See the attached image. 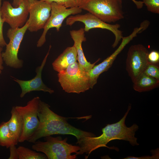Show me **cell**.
<instances>
[{"mask_svg": "<svg viewBox=\"0 0 159 159\" xmlns=\"http://www.w3.org/2000/svg\"><path fill=\"white\" fill-rule=\"evenodd\" d=\"M131 108V105L129 104L123 117L115 123L107 125L102 129V134L100 136L84 137L77 140L76 143L80 147V149L75 154L80 155L85 153L88 155L85 157V159H87L93 151L99 148L106 147L112 149L107 145L110 141L114 140L128 141L132 146L139 145L137 138L135 136V132L139 129L138 126L134 124L128 127L125 124L126 117Z\"/></svg>", "mask_w": 159, "mask_h": 159, "instance_id": "obj_1", "label": "cell"}, {"mask_svg": "<svg viewBox=\"0 0 159 159\" xmlns=\"http://www.w3.org/2000/svg\"><path fill=\"white\" fill-rule=\"evenodd\" d=\"M50 107L48 104L40 100L37 112L39 126L28 142L34 143L42 138L58 134L73 135L77 140L84 137L96 136L92 132L72 126L67 122V118L56 114Z\"/></svg>", "mask_w": 159, "mask_h": 159, "instance_id": "obj_2", "label": "cell"}, {"mask_svg": "<svg viewBox=\"0 0 159 159\" xmlns=\"http://www.w3.org/2000/svg\"><path fill=\"white\" fill-rule=\"evenodd\" d=\"M44 141H37L32 148L37 152L44 154L48 159H75L76 154L80 149L78 145H73L67 143V138L63 139L61 136L46 137Z\"/></svg>", "mask_w": 159, "mask_h": 159, "instance_id": "obj_3", "label": "cell"}, {"mask_svg": "<svg viewBox=\"0 0 159 159\" xmlns=\"http://www.w3.org/2000/svg\"><path fill=\"white\" fill-rule=\"evenodd\" d=\"M79 7L108 23L124 18L122 0H83Z\"/></svg>", "mask_w": 159, "mask_h": 159, "instance_id": "obj_4", "label": "cell"}, {"mask_svg": "<svg viewBox=\"0 0 159 159\" xmlns=\"http://www.w3.org/2000/svg\"><path fill=\"white\" fill-rule=\"evenodd\" d=\"M57 76L63 90L67 93L79 94L90 88L87 72L77 62L58 72Z\"/></svg>", "mask_w": 159, "mask_h": 159, "instance_id": "obj_5", "label": "cell"}, {"mask_svg": "<svg viewBox=\"0 0 159 159\" xmlns=\"http://www.w3.org/2000/svg\"><path fill=\"white\" fill-rule=\"evenodd\" d=\"M28 25L27 20L23 26L10 28L8 30L7 36L9 41L6 46L5 51L2 52L3 61L6 66L16 69L23 67V61L18 58V53L21 42L28 30Z\"/></svg>", "mask_w": 159, "mask_h": 159, "instance_id": "obj_6", "label": "cell"}, {"mask_svg": "<svg viewBox=\"0 0 159 159\" xmlns=\"http://www.w3.org/2000/svg\"><path fill=\"white\" fill-rule=\"evenodd\" d=\"M40 100L37 96L29 101L24 106H15L23 121L22 130L19 142L28 141L38 127L39 120L37 112Z\"/></svg>", "mask_w": 159, "mask_h": 159, "instance_id": "obj_7", "label": "cell"}, {"mask_svg": "<svg viewBox=\"0 0 159 159\" xmlns=\"http://www.w3.org/2000/svg\"><path fill=\"white\" fill-rule=\"evenodd\" d=\"M77 21L84 24L85 32H88L94 28L104 29L112 32L115 37V40L112 46L113 48L117 46L123 37L122 32L119 29L120 26V24H112L105 22L89 12L84 14L70 16L67 19L66 23L67 25L71 26Z\"/></svg>", "mask_w": 159, "mask_h": 159, "instance_id": "obj_8", "label": "cell"}, {"mask_svg": "<svg viewBox=\"0 0 159 159\" xmlns=\"http://www.w3.org/2000/svg\"><path fill=\"white\" fill-rule=\"evenodd\" d=\"M148 50L140 44L129 47L126 59V70L133 83L143 73L149 63Z\"/></svg>", "mask_w": 159, "mask_h": 159, "instance_id": "obj_9", "label": "cell"}, {"mask_svg": "<svg viewBox=\"0 0 159 159\" xmlns=\"http://www.w3.org/2000/svg\"><path fill=\"white\" fill-rule=\"evenodd\" d=\"M51 9L50 17L43 29L44 30L37 41V47H42L46 41V37L48 31L55 28L59 32L64 20L71 15H74L82 12L79 7L67 8L55 2L51 3Z\"/></svg>", "mask_w": 159, "mask_h": 159, "instance_id": "obj_10", "label": "cell"}, {"mask_svg": "<svg viewBox=\"0 0 159 159\" xmlns=\"http://www.w3.org/2000/svg\"><path fill=\"white\" fill-rule=\"evenodd\" d=\"M30 0H23L17 7L8 1H4L1 8V17L12 28H20L26 24L29 14Z\"/></svg>", "mask_w": 159, "mask_h": 159, "instance_id": "obj_11", "label": "cell"}, {"mask_svg": "<svg viewBox=\"0 0 159 159\" xmlns=\"http://www.w3.org/2000/svg\"><path fill=\"white\" fill-rule=\"evenodd\" d=\"M51 3L40 0H30L28 30L36 32L43 28L49 19Z\"/></svg>", "mask_w": 159, "mask_h": 159, "instance_id": "obj_12", "label": "cell"}, {"mask_svg": "<svg viewBox=\"0 0 159 159\" xmlns=\"http://www.w3.org/2000/svg\"><path fill=\"white\" fill-rule=\"evenodd\" d=\"M51 47V46L50 45L49 51L41 65L36 68V75L33 78L29 80H24L11 76L13 80L17 83L21 88V92L20 95L21 98L24 97L27 93L33 91H42L48 92L50 94L54 92L53 90L48 87L44 83L42 78V71L46 64Z\"/></svg>", "mask_w": 159, "mask_h": 159, "instance_id": "obj_13", "label": "cell"}, {"mask_svg": "<svg viewBox=\"0 0 159 159\" xmlns=\"http://www.w3.org/2000/svg\"><path fill=\"white\" fill-rule=\"evenodd\" d=\"M134 38L132 34L122 37L121 42L118 48L109 56L99 64L95 65L87 72L90 88L92 89L97 83V79L102 73L107 71L112 66L118 55Z\"/></svg>", "mask_w": 159, "mask_h": 159, "instance_id": "obj_14", "label": "cell"}, {"mask_svg": "<svg viewBox=\"0 0 159 159\" xmlns=\"http://www.w3.org/2000/svg\"><path fill=\"white\" fill-rule=\"evenodd\" d=\"M84 28H81L77 30H73L70 31L71 37L74 42L73 46L75 48L77 54V60L80 66L87 72H88L100 59L99 58L94 63L91 64L87 60L83 52L82 47L83 42L86 39L85 37Z\"/></svg>", "mask_w": 159, "mask_h": 159, "instance_id": "obj_15", "label": "cell"}, {"mask_svg": "<svg viewBox=\"0 0 159 159\" xmlns=\"http://www.w3.org/2000/svg\"><path fill=\"white\" fill-rule=\"evenodd\" d=\"M77 54L75 48L73 46L67 47L52 64L53 68L59 72L64 70L71 64L77 62Z\"/></svg>", "mask_w": 159, "mask_h": 159, "instance_id": "obj_16", "label": "cell"}, {"mask_svg": "<svg viewBox=\"0 0 159 159\" xmlns=\"http://www.w3.org/2000/svg\"><path fill=\"white\" fill-rule=\"evenodd\" d=\"M133 83L134 90L140 92L149 91L158 87L159 80L143 73Z\"/></svg>", "mask_w": 159, "mask_h": 159, "instance_id": "obj_17", "label": "cell"}, {"mask_svg": "<svg viewBox=\"0 0 159 159\" xmlns=\"http://www.w3.org/2000/svg\"><path fill=\"white\" fill-rule=\"evenodd\" d=\"M11 113V118L7 121L8 126L14 138L19 142L23 129L22 118L16 109L15 106L12 107Z\"/></svg>", "mask_w": 159, "mask_h": 159, "instance_id": "obj_18", "label": "cell"}, {"mask_svg": "<svg viewBox=\"0 0 159 159\" xmlns=\"http://www.w3.org/2000/svg\"><path fill=\"white\" fill-rule=\"evenodd\" d=\"M18 142L10 131L7 121L1 123L0 124V145L7 148L12 145H16Z\"/></svg>", "mask_w": 159, "mask_h": 159, "instance_id": "obj_19", "label": "cell"}, {"mask_svg": "<svg viewBox=\"0 0 159 159\" xmlns=\"http://www.w3.org/2000/svg\"><path fill=\"white\" fill-rule=\"evenodd\" d=\"M18 159H47L44 154L37 152L34 150L24 147L19 146L17 148Z\"/></svg>", "mask_w": 159, "mask_h": 159, "instance_id": "obj_20", "label": "cell"}, {"mask_svg": "<svg viewBox=\"0 0 159 159\" xmlns=\"http://www.w3.org/2000/svg\"><path fill=\"white\" fill-rule=\"evenodd\" d=\"M49 3L55 2L67 8L79 7L83 0H40Z\"/></svg>", "mask_w": 159, "mask_h": 159, "instance_id": "obj_21", "label": "cell"}, {"mask_svg": "<svg viewBox=\"0 0 159 159\" xmlns=\"http://www.w3.org/2000/svg\"><path fill=\"white\" fill-rule=\"evenodd\" d=\"M143 73L149 76L159 80V67L157 64L149 62Z\"/></svg>", "mask_w": 159, "mask_h": 159, "instance_id": "obj_22", "label": "cell"}, {"mask_svg": "<svg viewBox=\"0 0 159 159\" xmlns=\"http://www.w3.org/2000/svg\"><path fill=\"white\" fill-rule=\"evenodd\" d=\"M148 11L153 13L159 14V0H142Z\"/></svg>", "mask_w": 159, "mask_h": 159, "instance_id": "obj_23", "label": "cell"}, {"mask_svg": "<svg viewBox=\"0 0 159 159\" xmlns=\"http://www.w3.org/2000/svg\"><path fill=\"white\" fill-rule=\"evenodd\" d=\"M152 155L151 156H144L140 157H135L131 156H127L124 159H158L159 158V148L150 151Z\"/></svg>", "mask_w": 159, "mask_h": 159, "instance_id": "obj_24", "label": "cell"}, {"mask_svg": "<svg viewBox=\"0 0 159 159\" xmlns=\"http://www.w3.org/2000/svg\"><path fill=\"white\" fill-rule=\"evenodd\" d=\"M148 58L150 63L158 64L159 62V53L157 51H152L148 53Z\"/></svg>", "mask_w": 159, "mask_h": 159, "instance_id": "obj_25", "label": "cell"}, {"mask_svg": "<svg viewBox=\"0 0 159 159\" xmlns=\"http://www.w3.org/2000/svg\"><path fill=\"white\" fill-rule=\"evenodd\" d=\"M2 1V0H0V46L3 47L6 46L7 43L4 37L3 33V27L4 22L1 17V14Z\"/></svg>", "mask_w": 159, "mask_h": 159, "instance_id": "obj_26", "label": "cell"}, {"mask_svg": "<svg viewBox=\"0 0 159 159\" xmlns=\"http://www.w3.org/2000/svg\"><path fill=\"white\" fill-rule=\"evenodd\" d=\"M10 156L9 159H18L17 148L16 145L11 146L9 148Z\"/></svg>", "mask_w": 159, "mask_h": 159, "instance_id": "obj_27", "label": "cell"}, {"mask_svg": "<svg viewBox=\"0 0 159 159\" xmlns=\"http://www.w3.org/2000/svg\"><path fill=\"white\" fill-rule=\"evenodd\" d=\"M3 47L0 46V74H1L4 69L3 66V60L2 56Z\"/></svg>", "mask_w": 159, "mask_h": 159, "instance_id": "obj_28", "label": "cell"}, {"mask_svg": "<svg viewBox=\"0 0 159 159\" xmlns=\"http://www.w3.org/2000/svg\"><path fill=\"white\" fill-rule=\"evenodd\" d=\"M131 0L135 4L138 9H140L143 7V3L142 1H138L136 0Z\"/></svg>", "mask_w": 159, "mask_h": 159, "instance_id": "obj_29", "label": "cell"}, {"mask_svg": "<svg viewBox=\"0 0 159 159\" xmlns=\"http://www.w3.org/2000/svg\"><path fill=\"white\" fill-rule=\"evenodd\" d=\"M23 0H13L12 4V6L14 7H18L20 4Z\"/></svg>", "mask_w": 159, "mask_h": 159, "instance_id": "obj_30", "label": "cell"}]
</instances>
